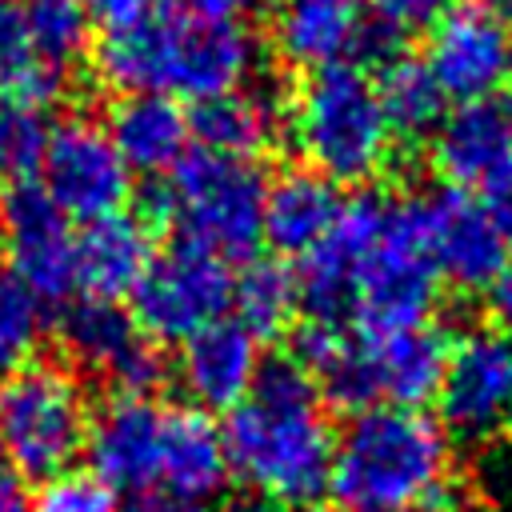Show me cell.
Wrapping results in <instances>:
<instances>
[{"label":"cell","mask_w":512,"mask_h":512,"mask_svg":"<svg viewBox=\"0 0 512 512\" xmlns=\"http://www.w3.org/2000/svg\"><path fill=\"white\" fill-rule=\"evenodd\" d=\"M276 124H280V112H276V104L264 92L236 88V92L212 96V100H204L196 108L192 136L200 140L204 152L252 160L260 148L272 144Z\"/></svg>","instance_id":"603a6c76"},{"label":"cell","mask_w":512,"mask_h":512,"mask_svg":"<svg viewBox=\"0 0 512 512\" xmlns=\"http://www.w3.org/2000/svg\"><path fill=\"white\" fill-rule=\"evenodd\" d=\"M296 512H324V508H312V504H304V508H296Z\"/></svg>","instance_id":"ab89813d"},{"label":"cell","mask_w":512,"mask_h":512,"mask_svg":"<svg viewBox=\"0 0 512 512\" xmlns=\"http://www.w3.org/2000/svg\"><path fill=\"white\" fill-rule=\"evenodd\" d=\"M176 376L200 412H232L260 376V340L240 320H216L180 344Z\"/></svg>","instance_id":"ac0fdd59"},{"label":"cell","mask_w":512,"mask_h":512,"mask_svg":"<svg viewBox=\"0 0 512 512\" xmlns=\"http://www.w3.org/2000/svg\"><path fill=\"white\" fill-rule=\"evenodd\" d=\"M20 20L36 56L60 76H68L92 44V12L84 0H24Z\"/></svg>","instance_id":"d4e9b609"},{"label":"cell","mask_w":512,"mask_h":512,"mask_svg":"<svg viewBox=\"0 0 512 512\" xmlns=\"http://www.w3.org/2000/svg\"><path fill=\"white\" fill-rule=\"evenodd\" d=\"M60 340L80 368L104 376L120 396H148L164 376L152 340L116 300H76L60 320Z\"/></svg>","instance_id":"2e32d148"},{"label":"cell","mask_w":512,"mask_h":512,"mask_svg":"<svg viewBox=\"0 0 512 512\" xmlns=\"http://www.w3.org/2000/svg\"><path fill=\"white\" fill-rule=\"evenodd\" d=\"M132 300H136L132 316L144 336L184 344L200 328L224 320V308L232 304L228 260L176 240L168 252L152 256Z\"/></svg>","instance_id":"8fae6325"},{"label":"cell","mask_w":512,"mask_h":512,"mask_svg":"<svg viewBox=\"0 0 512 512\" xmlns=\"http://www.w3.org/2000/svg\"><path fill=\"white\" fill-rule=\"evenodd\" d=\"M220 436L228 472H236L256 500L304 508L328 488L336 432L316 376L292 356L260 364L256 384L228 412Z\"/></svg>","instance_id":"3957f363"},{"label":"cell","mask_w":512,"mask_h":512,"mask_svg":"<svg viewBox=\"0 0 512 512\" xmlns=\"http://www.w3.org/2000/svg\"><path fill=\"white\" fill-rule=\"evenodd\" d=\"M92 68L120 96L212 100L244 88L256 68V36L240 16L204 0H172L132 20L108 24L92 48Z\"/></svg>","instance_id":"7a4b0ae2"},{"label":"cell","mask_w":512,"mask_h":512,"mask_svg":"<svg viewBox=\"0 0 512 512\" xmlns=\"http://www.w3.org/2000/svg\"><path fill=\"white\" fill-rule=\"evenodd\" d=\"M452 472L456 452L440 420L416 408L376 404L340 428L328 488L352 512L436 508L452 488Z\"/></svg>","instance_id":"5b68a950"},{"label":"cell","mask_w":512,"mask_h":512,"mask_svg":"<svg viewBox=\"0 0 512 512\" xmlns=\"http://www.w3.org/2000/svg\"><path fill=\"white\" fill-rule=\"evenodd\" d=\"M508 76H512V68H508Z\"/></svg>","instance_id":"7bdbcfd3"},{"label":"cell","mask_w":512,"mask_h":512,"mask_svg":"<svg viewBox=\"0 0 512 512\" xmlns=\"http://www.w3.org/2000/svg\"><path fill=\"white\" fill-rule=\"evenodd\" d=\"M296 352L324 396L360 412L376 404L416 408L432 400L444 376L448 344L432 324L404 332H360L348 324L304 320Z\"/></svg>","instance_id":"8992f818"},{"label":"cell","mask_w":512,"mask_h":512,"mask_svg":"<svg viewBox=\"0 0 512 512\" xmlns=\"http://www.w3.org/2000/svg\"><path fill=\"white\" fill-rule=\"evenodd\" d=\"M300 304L316 324L404 332L432 320L440 276L424 252L416 204L356 196L340 204L328 236L304 256Z\"/></svg>","instance_id":"6da1fadb"},{"label":"cell","mask_w":512,"mask_h":512,"mask_svg":"<svg viewBox=\"0 0 512 512\" xmlns=\"http://www.w3.org/2000/svg\"><path fill=\"white\" fill-rule=\"evenodd\" d=\"M116 512H208V508L196 504V500L172 496V492H136V496H128V504L116 508Z\"/></svg>","instance_id":"d6a6232c"},{"label":"cell","mask_w":512,"mask_h":512,"mask_svg":"<svg viewBox=\"0 0 512 512\" xmlns=\"http://www.w3.org/2000/svg\"><path fill=\"white\" fill-rule=\"evenodd\" d=\"M364 4L372 8L376 24H384L400 36L412 28H432L456 0H364Z\"/></svg>","instance_id":"4dcf8cb0"},{"label":"cell","mask_w":512,"mask_h":512,"mask_svg":"<svg viewBox=\"0 0 512 512\" xmlns=\"http://www.w3.org/2000/svg\"><path fill=\"white\" fill-rule=\"evenodd\" d=\"M48 336L44 300L24 288L8 268H0V380L36 364Z\"/></svg>","instance_id":"83f0119b"},{"label":"cell","mask_w":512,"mask_h":512,"mask_svg":"<svg viewBox=\"0 0 512 512\" xmlns=\"http://www.w3.org/2000/svg\"><path fill=\"white\" fill-rule=\"evenodd\" d=\"M424 68L444 100H480L500 92L512 68V32L496 0H456L432 28Z\"/></svg>","instance_id":"7c38bea8"},{"label":"cell","mask_w":512,"mask_h":512,"mask_svg":"<svg viewBox=\"0 0 512 512\" xmlns=\"http://www.w3.org/2000/svg\"><path fill=\"white\" fill-rule=\"evenodd\" d=\"M412 204H416L420 240L436 276L464 292H488L508 264V240L496 228L484 200L460 188H448Z\"/></svg>","instance_id":"5bb4252c"},{"label":"cell","mask_w":512,"mask_h":512,"mask_svg":"<svg viewBox=\"0 0 512 512\" xmlns=\"http://www.w3.org/2000/svg\"><path fill=\"white\" fill-rule=\"evenodd\" d=\"M364 32V0H276L272 44L284 64L316 72L356 52Z\"/></svg>","instance_id":"d6986e66"},{"label":"cell","mask_w":512,"mask_h":512,"mask_svg":"<svg viewBox=\"0 0 512 512\" xmlns=\"http://www.w3.org/2000/svg\"><path fill=\"white\" fill-rule=\"evenodd\" d=\"M264 192L268 180L252 160L200 148L168 172L160 208L176 224L180 244L204 248L220 260H248L260 244Z\"/></svg>","instance_id":"ba28073f"},{"label":"cell","mask_w":512,"mask_h":512,"mask_svg":"<svg viewBox=\"0 0 512 512\" xmlns=\"http://www.w3.org/2000/svg\"><path fill=\"white\" fill-rule=\"evenodd\" d=\"M36 512H116V492L96 472H60L44 480Z\"/></svg>","instance_id":"f546056e"},{"label":"cell","mask_w":512,"mask_h":512,"mask_svg":"<svg viewBox=\"0 0 512 512\" xmlns=\"http://www.w3.org/2000/svg\"><path fill=\"white\" fill-rule=\"evenodd\" d=\"M496 4H504V8H508V12H512V0H496Z\"/></svg>","instance_id":"60d3db41"},{"label":"cell","mask_w":512,"mask_h":512,"mask_svg":"<svg viewBox=\"0 0 512 512\" xmlns=\"http://www.w3.org/2000/svg\"><path fill=\"white\" fill-rule=\"evenodd\" d=\"M436 408L444 432L464 440L492 436L512 408V340L496 328H468L448 344Z\"/></svg>","instance_id":"4fadbf2b"},{"label":"cell","mask_w":512,"mask_h":512,"mask_svg":"<svg viewBox=\"0 0 512 512\" xmlns=\"http://www.w3.org/2000/svg\"><path fill=\"white\" fill-rule=\"evenodd\" d=\"M0 512H36V500L28 496L24 480L12 472H0Z\"/></svg>","instance_id":"d590c367"},{"label":"cell","mask_w":512,"mask_h":512,"mask_svg":"<svg viewBox=\"0 0 512 512\" xmlns=\"http://www.w3.org/2000/svg\"><path fill=\"white\" fill-rule=\"evenodd\" d=\"M376 96L388 120L392 140H424L444 116V92L424 68V60H412L396 52L392 60L380 64L376 76Z\"/></svg>","instance_id":"cb8c5ba5"},{"label":"cell","mask_w":512,"mask_h":512,"mask_svg":"<svg viewBox=\"0 0 512 512\" xmlns=\"http://www.w3.org/2000/svg\"><path fill=\"white\" fill-rule=\"evenodd\" d=\"M92 472L112 492H172L204 504L228 480L220 428L200 408H172L152 396H116L88 428Z\"/></svg>","instance_id":"277c9868"},{"label":"cell","mask_w":512,"mask_h":512,"mask_svg":"<svg viewBox=\"0 0 512 512\" xmlns=\"http://www.w3.org/2000/svg\"><path fill=\"white\" fill-rule=\"evenodd\" d=\"M108 136L128 164V172L168 176L192 140V120L184 116L180 100L168 96H120L108 116Z\"/></svg>","instance_id":"7402d4cb"},{"label":"cell","mask_w":512,"mask_h":512,"mask_svg":"<svg viewBox=\"0 0 512 512\" xmlns=\"http://www.w3.org/2000/svg\"><path fill=\"white\" fill-rule=\"evenodd\" d=\"M396 512H440V508H396Z\"/></svg>","instance_id":"f35d334b"},{"label":"cell","mask_w":512,"mask_h":512,"mask_svg":"<svg viewBox=\"0 0 512 512\" xmlns=\"http://www.w3.org/2000/svg\"><path fill=\"white\" fill-rule=\"evenodd\" d=\"M0 88H4V100H20V104H36V108L56 100L64 88V76L52 72L36 56V48L24 32L20 8H12V4H0Z\"/></svg>","instance_id":"4316f807"},{"label":"cell","mask_w":512,"mask_h":512,"mask_svg":"<svg viewBox=\"0 0 512 512\" xmlns=\"http://www.w3.org/2000/svg\"><path fill=\"white\" fill-rule=\"evenodd\" d=\"M484 208L492 212L496 228L504 232V240L512 244V172H504L496 184L484 188Z\"/></svg>","instance_id":"836d02e7"},{"label":"cell","mask_w":512,"mask_h":512,"mask_svg":"<svg viewBox=\"0 0 512 512\" xmlns=\"http://www.w3.org/2000/svg\"><path fill=\"white\" fill-rule=\"evenodd\" d=\"M208 8H216V12H228V16H244V12H252V8H260L264 0H204Z\"/></svg>","instance_id":"8d00e7d4"},{"label":"cell","mask_w":512,"mask_h":512,"mask_svg":"<svg viewBox=\"0 0 512 512\" xmlns=\"http://www.w3.org/2000/svg\"><path fill=\"white\" fill-rule=\"evenodd\" d=\"M488 312H492V328L496 332H504L508 340H512V260L504 264V272L492 280V288H488Z\"/></svg>","instance_id":"1f68e13d"},{"label":"cell","mask_w":512,"mask_h":512,"mask_svg":"<svg viewBox=\"0 0 512 512\" xmlns=\"http://www.w3.org/2000/svg\"><path fill=\"white\" fill-rule=\"evenodd\" d=\"M152 256V232L144 220L128 212L96 220L76 236V288H84L92 300L120 304V296L136 292Z\"/></svg>","instance_id":"44dd1931"},{"label":"cell","mask_w":512,"mask_h":512,"mask_svg":"<svg viewBox=\"0 0 512 512\" xmlns=\"http://www.w3.org/2000/svg\"><path fill=\"white\" fill-rule=\"evenodd\" d=\"M504 424H508V432H512V408H508V420H504Z\"/></svg>","instance_id":"b9f144b4"},{"label":"cell","mask_w":512,"mask_h":512,"mask_svg":"<svg viewBox=\"0 0 512 512\" xmlns=\"http://www.w3.org/2000/svg\"><path fill=\"white\" fill-rule=\"evenodd\" d=\"M428 152L436 172L460 192L496 184L512 172V96L460 100L432 128Z\"/></svg>","instance_id":"e0dca14e"},{"label":"cell","mask_w":512,"mask_h":512,"mask_svg":"<svg viewBox=\"0 0 512 512\" xmlns=\"http://www.w3.org/2000/svg\"><path fill=\"white\" fill-rule=\"evenodd\" d=\"M40 192L68 220L96 224L124 212L132 196V172L120 160L104 124L72 116L48 132V148L40 160Z\"/></svg>","instance_id":"30bf717a"},{"label":"cell","mask_w":512,"mask_h":512,"mask_svg":"<svg viewBox=\"0 0 512 512\" xmlns=\"http://www.w3.org/2000/svg\"><path fill=\"white\" fill-rule=\"evenodd\" d=\"M0 4H4V0H0Z\"/></svg>","instance_id":"ee69618b"},{"label":"cell","mask_w":512,"mask_h":512,"mask_svg":"<svg viewBox=\"0 0 512 512\" xmlns=\"http://www.w3.org/2000/svg\"><path fill=\"white\" fill-rule=\"evenodd\" d=\"M232 308H236V320L256 340L260 336H272V332L288 328V320L300 308L296 276L280 260H252L232 280Z\"/></svg>","instance_id":"484cf974"},{"label":"cell","mask_w":512,"mask_h":512,"mask_svg":"<svg viewBox=\"0 0 512 512\" xmlns=\"http://www.w3.org/2000/svg\"><path fill=\"white\" fill-rule=\"evenodd\" d=\"M288 140L304 168L332 184H368L392 160V132L376 80L352 64H328L300 80L288 104Z\"/></svg>","instance_id":"52a82bcc"},{"label":"cell","mask_w":512,"mask_h":512,"mask_svg":"<svg viewBox=\"0 0 512 512\" xmlns=\"http://www.w3.org/2000/svg\"><path fill=\"white\" fill-rule=\"evenodd\" d=\"M0 244L8 272L32 288L44 304L64 300L76 288V232L68 216L36 188L16 184L0 196Z\"/></svg>","instance_id":"9a60e30c"},{"label":"cell","mask_w":512,"mask_h":512,"mask_svg":"<svg viewBox=\"0 0 512 512\" xmlns=\"http://www.w3.org/2000/svg\"><path fill=\"white\" fill-rule=\"evenodd\" d=\"M92 408L80 380L56 364H32L0 380V456L20 480H52L88 448Z\"/></svg>","instance_id":"9c48e42d"},{"label":"cell","mask_w":512,"mask_h":512,"mask_svg":"<svg viewBox=\"0 0 512 512\" xmlns=\"http://www.w3.org/2000/svg\"><path fill=\"white\" fill-rule=\"evenodd\" d=\"M340 192L312 168H288L268 180L260 240L272 244L276 256H308L340 216Z\"/></svg>","instance_id":"ffe728a7"},{"label":"cell","mask_w":512,"mask_h":512,"mask_svg":"<svg viewBox=\"0 0 512 512\" xmlns=\"http://www.w3.org/2000/svg\"><path fill=\"white\" fill-rule=\"evenodd\" d=\"M88 4V12H96V16H104L108 24H120V20H132V16H140V12H148V8H160V4H172V0H84Z\"/></svg>","instance_id":"e575fe53"},{"label":"cell","mask_w":512,"mask_h":512,"mask_svg":"<svg viewBox=\"0 0 512 512\" xmlns=\"http://www.w3.org/2000/svg\"><path fill=\"white\" fill-rule=\"evenodd\" d=\"M496 512H512V492H508V496L500 500V508H496Z\"/></svg>","instance_id":"74e56055"},{"label":"cell","mask_w":512,"mask_h":512,"mask_svg":"<svg viewBox=\"0 0 512 512\" xmlns=\"http://www.w3.org/2000/svg\"><path fill=\"white\" fill-rule=\"evenodd\" d=\"M48 132L52 128L44 120V108L0 100V188L28 184V176L40 172Z\"/></svg>","instance_id":"f1b7e54d"}]
</instances>
